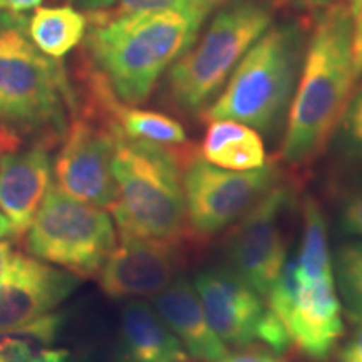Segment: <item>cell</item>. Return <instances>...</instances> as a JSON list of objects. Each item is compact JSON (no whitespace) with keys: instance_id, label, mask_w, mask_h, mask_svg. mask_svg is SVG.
Masks as SVG:
<instances>
[{"instance_id":"obj_33","label":"cell","mask_w":362,"mask_h":362,"mask_svg":"<svg viewBox=\"0 0 362 362\" xmlns=\"http://www.w3.org/2000/svg\"><path fill=\"white\" fill-rule=\"evenodd\" d=\"M76 4L84 8H90V11H96V8L110 7L115 4V0H74Z\"/></svg>"},{"instance_id":"obj_8","label":"cell","mask_w":362,"mask_h":362,"mask_svg":"<svg viewBox=\"0 0 362 362\" xmlns=\"http://www.w3.org/2000/svg\"><path fill=\"white\" fill-rule=\"evenodd\" d=\"M282 181L279 166L233 171L211 165L197 153L181 160V185L188 228L197 240H208L242 218L264 194Z\"/></svg>"},{"instance_id":"obj_23","label":"cell","mask_w":362,"mask_h":362,"mask_svg":"<svg viewBox=\"0 0 362 362\" xmlns=\"http://www.w3.org/2000/svg\"><path fill=\"white\" fill-rule=\"evenodd\" d=\"M334 282L351 320H362V240H349L336 248L332 257Z\"/></svg>"},{"instance_id":"obj_32","label":"cell","mask_w":362,"mask_h":362,"mask_svg":"<svg viewBox=\"0 0 362 362\" xmlns=\"http://www.w3.org/2000/svg\"><path fill=\"white\" fill-rule=\"evenodd\" d=\"M12 253L11 243L6 242V240H0V279H2L4 272H6L8 262H11Z\"/></svg>"},{"instance_id":"obj_2","label":"cell","mask_w":362,"mask_h":362,"mask_svg":"<svg viewBox=\"0 0 362 362\" xmlns=\"http://www.w3.org/2000/svg\"><path fill=\"white\" fill-rule=\"evenodd\" d=\"M203 12H136L101 16L88 33L96 72L119 101L141 104L188 51L208 21Z\"/></svg>"},{"instance_id":"obj_29","label":"cell","mask_w":362,"mask_h":362,"mask_svg":"<svg viewBox=\"0 0 362 362\" xmlns=\"http://www.w3.org/2000/svg\"><path fill=\"white\" fill-rule=\"evenodd\" d=\"M218 362H279L274 356L264 351H242L237 354L228 356L226 354L223 359Z\"/></svg>"},{"instance_id":"obj_16","label":"cell","mask_w":362,"mask_h":362,"mask_svg":"<svg viewBox=\"0 0 362 362\" xmlns=\"http://www.w3.org/2000/svg\"><path fill=\"white\" fill-rule=\"evenodd\" d=\"M153 307L171 332L183 344L187 354L202 362H218L228 354V346L208 322L194 285L176 277L153 297Z\"/></svg>"},{"instance_id":"obj_14","label":"cell","mask_w":362,"mask_h":362,"mask_svg":"<svg viewBox=\"0 0 362 362\" xmlns=\"http://www.w3.org/2000/svg\"><path fill=\"white\" fill-rule=\"evenodd\" d=\"M300 282V280H298ZM291 342L312 361H325L344 336L342 304L334 277L302 284L284 317Z\"/></svg>"},{"instance_id":"obj_31","label":"cell","mask_w":362,"mask_h":362,"mask_svg":"<svg viewBox=\"0 0 362 362\" xmlns=\"http://www.w3.org/2000/svg\"><path fill=\"white\" fill-rule=\"evenodd\" d=\"M293 2H296V6H298V7L314 8V11H322V8L344 4L346 0H293Z\"/></svg>"},{"instance_id":"obj_21","label":"cell","mask_w":362,"mask_h":362,"mask_svg":"<svg viewBox=\"0 0 362 362\" xmlns=\"http://www.w3.org/2000/svg\"><path fill=\"white\" fill-rule=\"evenodd\" d=\"M86 17L74 7H37L27 21L30 42L51 59H62L84 39Z\"/></svg>"},{"instance_id":"obj_26","label":"cell","mask_w":362,"mask_h":362,"mask_svg":"<svg viewBox=\"0 0 362 362\" xmlns=\"http://www.w3.org/2000/svg\"><path fill=\"white\" fill-rule=\"evenodd\" d=\"M339 223L344 233L362 240V183L352 185L342 193Z\"/></svg>"},{"instance_id":"obj_19","label":"cell","mask_w":362,"mask_h":362,"mask_svg":"<svg viewBox=\"0 0 362 362\" xmlns=\"http://www.w3.org/2000/svg\"><path fill=\"white\" fill-rule=\"evenodd\" d=\"M200 156L211 165L233 171L257 170L267 163L259 131L232 119L210 121Z\"/></svg>"},{"instance_id":"obj_10","label":"cell","mask_w":362,"mask_h":362,"mask_svg":"<svg viewBox=\"0 0 362 362\" xmlns=\"http://www.w3.org/2000/svg\"><path fill=\"white\" fill-rule=\"evenodd\" d=\"M292 194V188L280 181L232 225L226 238L230 269L262 297L267 296L288 259L284 216Z\"/></svg>"},{"instance_id":"obj_25","label":"cell","mask_w":362,"mask_h":362,"mask_svg":"<svg viewBox=\"0 0 362 362\" xmlns=\"http://www.w3.org/2000/svg\"><path fill=\"white\" fill-rule=\"evenodd\" d=\"M337 129L344 151L362 165V86L352 93Z\"/></svg>"},{"instance_id":"obj_15","label":"cell","mask_w":362,"mask_h":362,"mask_svg":"<svg viewBox=\"0 0 362 362\" xmlns=\"http://www.w3.org/2000/svg\"><path fill=\"white\" fill-rule=\"evenodd\" d=\"M51 146L37 141L0 156V210L12 223L13 235L27 232L51 187Z\"/></svg>"},{"instance_id":"obj_12","label":"cell","mask_w":362,"mask_h":362,"mask_svg":"<svg viewBox=\"0 0 362 362\" xmlns=\"http://www.w3.org/2000/svg\"><path fill=\"white\" fill-rule=\"evenodd\" d=\"M79 284L71 272L13 252L0 279V332L27 325L57 309Z\"/></svg>"},{"instance_id":"obj_3","label":"cell","mask_w":362,"mask_h":362,"mask_svg":"<svg viewBox=\"0 0 362 362\" xmlns=\"http://www.w3.org/2000/svg\"><path fill=\"white\" fill-rule=\"evenodd\" d=\"M74 107L66 71L30 42L25 17L0 12V151L17 149L24 136L52 144Z\"/></svg>"},{"instance_id":"obj_35","label":"cell","mask_w":362,"mask_h":362,"mask_svg":"<svg viewBox=\"0 0 362 362\" xmlns=\"http://www.w3.org/2000/svg\"><path fill=\"white\" fill-rule=\"evenodd\" d=\"M4 8H6V0H0V12H2Z\"/></svg>"},{"instance_id":"obj_22","label":"cell","mask_w":362,"mask_h":362,"mask_svg":"<svg viewBox=\"0 0 362 362\" xmlns=\"http://www.w3.org/2000/svg\"><path fill=\"white\" fill-rule=\"evenodd\" d=\"M302 240L297 253V277L302 284L334 277L332 255L329 250L327 223L322 206L314 194L302 203Z\"/></svg>"},{"instance_id":"obj_13","label":"cell","mask_w":362,"mask_h":362,"mask_svg":"<svg viewBox=\"0 0 362 362\" xmlns=\"http://www.w3.org/2000/svg\"><path fill=\"white\" fill-rule=\"evenodd\" d=\"M98 274L99 287L111 298L155 297L178 277L181 243L119 235Z\"/></svg>"},{"instance_id":"obj_5","label":"cell","mask_w":362,"mask_h":362,"mask_svg":"<svg viewBox=\"0 0 362 362\" xmlns=\"http://www.w3.org/2000/svg\"><path fill=\"white\" fill-rule=\"evenodd\" d=\"M305 45L298 22L270 25L235 67L220 96L208 104L205 119H232L275 133L291 107Z\"/></svg>"},{"instance_id":"obj_4","label":"cell","mask_w":362,"mask_h":362,"mask_svg":"<svg viewBox=\"0 0 362 362\" xmlns=\"http://www.w3.org/2000/svg\"><path fill=\"white\" fill-rule=\"evenodd\" d=\"M185 153L117 134L112 176L117 198L111 214L126 237L181 243L189 235L181 185Z\"/></svg>"},{"instance_id":"obj_28","label":"cell","mask_w":362,"mask_h":362,"mask_svg":"<svg viewBox=\"0 0 362 362\" xmlns=\"http://www.w3.org/2000/svg\"><path fill=\"white\" fill-rule=\"evenodd\" d=\"M337 362H362V320L357 322L349 341L342 346Z\"/></svg>"},{"instance_id":"obj_17","label":"cell","mask_w":362,"mask_h":362,"mask_svg":"<svg viewBox=\"0 0 362 362\" xmlns=\"http://www.w3.org/2000/svg\"><path fill=\"white\" fill-rule=\"evenodd\" d=\"M119 359L121 362H187L188 354L155 307L133 300L121 312Z\"/></svg>"},{"instance_id":"obj_24","label":"cell","mask_w":362,"mask_h":362,"mask_svg":"<svg viewBox=\"0 0 362 362\" xmlns=\"http://www.w3.org/2000/svg\"><path fill=\"white\" fill-rule=\"evenodd\" d=\"M226 0H115L117 4V13L136 12H203L211 16L220 8Z\"/></svg>"},{"instance_id":"obj_6","label":"cell","mask_w":362,"mask_h":362,"mask_svg":"<svg viewBox=\"0 0 362 362\" xmlns=\"http://www.w3.org/2000/svg\"><path fill=\"white\" fill-rule=\"evenodd\" d=\"M272 19L265 0H226L202 37L166 72L170 103L185 115L205 111Z\"/></svg>"},{"instance_id":"obj_34","label":"cell","mask_w":362,"mask_h":362,"mask_svg":"<svg viewBox=\"0 0 362 362\" xmlns=\"http://www.w3.org/2000/svg\"><path fill=\"white\" fill-rule=\"evenodd\" d=\"M11 235H13L12 223L8 221L7 216L4 215V211H0V240L11 237Z\"/></svg>"},{"instance_id":"obj_20","label":"cell","mask_w":362,"mask_h":362,"mask_svg":"<svg viewBox=\"0 0 362 362\" xmlns=\"http://www.w3.org/2000/svg\"><path fill=\"white\" fill-rule=\"evenodd\" d=\"M64 315L40 317L22 327L0 332V362H66L69 351L56 346Z\"/></svg>"},{"instance_id":"obj_11","label":"cell","mask_w":362,"mask_h":362,"mask_svg":"<svg viewBox=\"0 0 362 362\" xmlns=\"http://www.w3.org/2000/svg\"><path fill=\"white\" fill-rule=\"evenodd\" d=\"M64 143L54 161L57 187L71 197L111 210L117 198L112 176L117 133L93 117H76L67 126Z\"/></svg>"},{"instance_id":"obj_18","label":"cell","mask_w":362,"mask_h":362,"mask_svg":"<svg viewBox=\"0 0 362 362\" xmlns=\"http://www.w3.org/2000/svg\"><path fill=\"white\" fill-rule=\"evenodd\" d=\"M93 98L99 110L106 116V123L116 131L134 141H148L161 146H181L188 141L187 131L180 121L163 112L139 110L116 98L110 86L98 72L90 78Z\"/></svg>"},{"instance_id":"obj_7","label":"cell","mask_w":362,"mask_h":362,"mask_svg":"<svg viewBox=\"0 0 362 362\" xmlns=\"http://www.w3.org/2000/svg\"><path fill=\"white\" fill-rule=\"evenodd\" d=\"M115 247L111 215L71 197L57 185L49 187L25 237L30 255L79 279L98 277Z\"/></svg>"},{"instance_id":"obj_1","label":"cell","mask_w":362,"mask_h":362,"mask_svg":"<svg viewBox=\"0 0 362 362\" xmlns=\"http://www.w3.org/2000/svg\"><path fill=\"white\" fill-rule=\"evenodd\" d=\"M351 17L346 4L319 11L287 112L280 158L305 168L322 155L354 93Z\"/></svg>"},{"instance_id":"obj_9","label":"cell","mask_w":362,"mask_h":362,"mask_svg":"<svg viewBox=\"0 0 362 362\" xmlns=\"http://www.w3.org/2000/svg\"><path fill=\"white\" fill-rule=\"evenodd\" d=\"M193 285L208 322L226 346L247 347L262 342L277 354L288 349L292 342L282 320L232 269L203 270Z\"/></svg>"},{"instance_id":"obj_27","label":"cell","mask_w":362,"mask_h":362,"mask_svg":"<svg viewBox=\"0 0 362 362\" xmlns=\"http://www.w3.org/2000/svg\"><path fill=\"white\" fill-rule=\"evenodd\" d=\"M349 8L351 17V51L352 66L357 79L362 78V0H352Z\"/></svg>"},{"instance_id":"obj_30","label":"cell","mask_w":362,"mask_h":362,"mask_svg":"<svg viewBox=\"0 0 362 362\" xmlns=\"http://www.w3.org/2000/svg\"><path fill=\"white\" fill-rule=\"evenodd\" d=\"M42 0H6V8L11 12L22 13L30 11V8H37Z\"/></svg>"}]
</instances>
